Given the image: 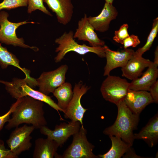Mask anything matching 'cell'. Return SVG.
Wrapping results in <instances>:
<instances>
[{
    "mask_svg": "<svg viewBox=\"0 0 158 158\" xmlns=\"http://www.w3.org/2000/svg\"><path fill=\"white\" fill-rule=\"evenodd\" d=\"M12 117L5 126L7 130L25 123L31 124L35 129L46 126L47 121L44 116L43 102L29 96L17 99Z\"/></svg>",
    "mask_w": 158,
    "mask_h": 158,
    "instance_id": "obj_1",
    "label": "cell"
},
{
    "mask_svg": "<svg viewBox=\"0 0 158 158\" xmlns=\"http://www.w3.org/2000/svg\"><path fill=\"white\" fill-rule=\"evenodd\" d=\"M116 105L118 114L113 125L106 128L104 134L120 137L122 140L132 146L135 140L133 131L136 129L139 120V114L133 113L126 104L124 100Z\"/></svg>",
    "mask_w": 158,
    "mask_h": 158,
    "instance_id": "obj_2",
    "label": "cell"
},
{
    "mask_svg": "<svg viewBox=\"0 0 158 158\" xmlns=\"http://www.w3.org/2000/svg\"><path fill=\"white\" fill-rule=\"evenodd\" d=\"M73 35L72 30L68 32H65L61 36L55 39V43L58 44L55 50V52L58 53L54 58L56 63L61 61L66 54L70 51H74L81 55L92 52L100 58L105 57L104 46L92 47L85 44H80L75 41L73 37Z\"/></svg>",
    "mask_w": 158,
    "mask_h": 158,
    "instance_id": "obj_3",
    "label": "cell"
},
{
    "mask_svg": "<svg viewBox=\"0 0 158 158\" xmlns=\"http://www.w3.org/2000/svg\"><path fill=\"white\" fill-rule=\"evenodd\" d=\"M7 92L11 96L16 99L25 96H29L47 104L56 110L62 120L59 111L63 110L51 99V97L41 92L34 90L30 86L28 80L25 78L20 79L14 78L11 82L4 81L3 83Z\"/></svg>",
    "mask_w": 158,
    "mask_h": 158,
    "instance_id": "obj_4",
    "label": "cell"
},
{
    "mask_svg": "<svg viewBox=\"0 0 158 158\" xmlns=\"http://www.w3.org/2000/svg\"><path fill=\"white\" fill-rule=\"evenodd\" d=\"M8 13L4 11L0 12V42L5 44L29 48L35 51L39 49L35 46H31L26 44L23 38H19L16 35V30L20 26L28 23H37L25 20L18 23L9 21Z\"/></svg>",
    "mask_w": 158,
    "mask_h": 158,
    "instance_id": "obj_5",
    "label": "cell"
},
{
    "mask_svg": "<svg viewBox=\"0 0 158 158\" xmlns=\"http://www.w3.org/2000/svg\"><path fill=\"white\" fill-rule=\"evenodd\" d=\"M87 131L83 125L79 131L73 136L71 144L62 155L58 154V158H99L93 152L94 145L88 140Z\"/></svg>",
    "mask_w": 158,
    "mask_h": 158,
    "instance_id": "obj_6",
    "label": "cell"
},
{
    "mask_svg": "<svg viewBox=\"0 0 158 158\" xmlns=\"http://www.w3.org/2000/svg\"><path fill=\"white\" fill-rule=\"evenodd\" d=\"M129 85L126 80L109 75L102 82L100 91L106 100L116 105L124 99L129 89Z\"/></svg>",
    "mask_w": 158,
    "mask_h": 158,
    "instance_id": "obj_7",
    "label": "cell"
},
{
    "mask_svg": "<svg viewBox=\"0 0 158 158\" xmlns=\"http://www.w3.org/2000/svg\"><path fill=\"white\" fill-rule=\"evenodd\" d=\"M68 69L66 64L62 65L57 69L44 72L36 79L39 91L48 95L65 82L66 75Z\"/></svg>",
    "mask_w": 158,
    "mask_h": 158,
    "instance_id": "obj_8",
    "label": "cell"
},
{
    "mask_svg": "<svg viewBox=\"0 0 158 158\" xmlns=\"http://www.w3.org/2000/svg\"><path fill=\"white\" fill-rule=\"evenodd\" d=\"M11 133L6 143L12 152L17 157L22 152L29 150L32 146L30 135L35 129L26 124L18 127Z\"/></svg>",
    "mask_w": 158,
    "mask_h": 158,
    "instance_id": "obj_9",
    "label": "cell"
},
{
    "mask_svg": "<svg viewBox=\"0 0 158 158\" xmlns=\"http://www.w3.org/2000/svg\"><path fill=\"white\" fill-rule=\"evenodd\" d=\"M90 88L82 81L75 85L72 98L64 113V117L73 121H79L81 126L83 125V120L85 113L87 109L82 105L81 99L82 97L86 93Z\"/></svg>",
    "mask_w": 158,
    "mask_h": 158,
    "instance_id": "obj_10",
    "label": "cell"
},
{
    "mask_svg": "<svg viewBox=\"0 0 158 158\" xmlns=\"http://www.w3.org/2000/svg\"><path fill=\"white\" fill-rule=\"evenodd\" d=\"M80 123L78 121L61 123L56 125L54 130H52L46 126L40 129L41 134L55 141L61 147L71 136L77 133L81 127Z\"/></svg>",
    "mask_w": 158,
    "mask_h": 158,
    "instance_id": "obj_11",
    "label": "cell"
},
{
    "mask_svg": "<svg viewBox=\"0 0 158 158\" xmlns=\"http://www.w3.org/2000/svg\"><path fill=\"white\" fill-rule=\"evenodd\" d=\"M107 63L104 68V76L110 75L111 71L116 68L122 67L133 56L134 51L132 49H126L121 51L110 49L104 46Z\"/></svg>",
    "mask_w": 158,
    "mask_h": 158,
    "instance_id": "obj_12",
    "label": "cell"
},
{
    "mask_svg": "<svg viewBox=\"0 0 158 158\" xmlns=\"http://www.w3.org/2000/svg\"><path fill=\"white\" fill-rule=\"evenodd\" d=\"M73 37L79 40L88 42L91 47L105 46L104 41L98 37L94 28L89 22L86 14L79 20L78 28L74 34Z\"/></svg>",
    "mask_w": 158,
    "mask_h": 158,
    "instance_id": "obj_13",
    "label": "cell"
},
{
    "mask_svg": "<svg viewBox=\"0 0 158 158\" xmlns=\"http://www.w3.org/2000/svg\"><path fill=\"white\" fill-rule=\"evenodd\" d=\"M124 100L133 113L139 114L147 106L154 102L150 93L147 91L129 89Z\"/></svg>",
    "mask_w": 158,
    "mask_h": 158,
    "instance_id": "obj_14",
    "label": "cell"
},
{
    "mask_svg": "<svg viewBox=\"0 0 158 158\" xmlns=\"http://www.w3.org/2000/svg\"><path fill=\"white\" fill-rule=\"evenodd\" d=\"M118 14L112 4L105 2L99 15L95 17L90 16L87 19L95 30L103 32L108 30L111 22L116 18Z\"/></svg>",
    "mask_w": 158,
    "mask_h": 158,
    "instance_id": "obj_15",
    "label": "cell"
},
{
    "mask_svg": "<svg viewBox=\"0 0 158 158\" xmlns=\"http://www.w3.org/2000/svg\"><path fill=\"white\" fill-rule=\"evenodd\" d=\"M44 2L55 14L59 23L66 25L70 22L74 8L71 0H44Z\"/></svg>",
    "mask_w": 158,
    "mask_h": 158,
    "instance_id": "obj_16",
    "label": "cell"
},
{
    "mask_svg": "<svg viewBox=\"0 0 158 158\" xmlns=\"http://www.w3.org/2000/svg\"><path fill=\"white\" fill-rule=\"evenodd\" d=\"M152 62L142 56L133 54L126 64L121 68L122 75L129 80H133L141 75L145 68L148 67Z\"/></svg>",
    "mask_w": 158,
    "mask_h": 158,
    "instance_id": "obj_17",
    "label": "cell"
},
{
    "mask_svg": "<svg viewBox=\"0 0 158 158\" xmlns=\"http://www.w3.org/2000/svg\"><path fill=\"white\" fill-rule=\"evenodd\" d=\"M158 65L153 62L148 67L140 78H137L129 83V89L135 91H149L150 87L157 80Z\"/></svg>",
    "mask_w": 158,
    "mask_h": 158,
    "instance_id": "obj_18",
    "label": "cell"
},
{
    "mask_svg": "<svg viewBox=\"0 0 158 158\" xmlns=\"http://www.w3.org/2000/svg\"><path fill=\"white\" fill-rule=\"evenodd\" d=\"M35 144L34 158H53L57 154L56 151L59 145L49 138H38L35 140Z\"/></svg>",
    "mask_w": 158,
    "mask_h": 158,
    "instance_id": "obj_19",
    "label": "cell"
},
{
    "mask_svg": "<svg viewBox=\"0 0 158 158\" xmlns=\"http://www.w3.org/2000/svg\"><path fill=\"white\" fill-rule=\"evenodd\" d=\"M134 139H142L153 147L158 140V114L150 119L148 123L138 133L134 134Z\"/></svg>",
    "mask_w": 158,
    "mask_h": 158,
    "instance_id": "obj_20",
    "label": "cell"
},
{
    "mask_svg": "<svg viewBox=\"0 0 158 158\" xmlns=\"http://www.w3.org/2000/svg\"><path fill=\"white\" fill-rule=\"evenodd\" d=\"M14 66L21 70L25 74V78L30 82H35L36 79L30 75V70L22 68L19 64V61L16 56L9 51L6 47L0 43V66L3 69L6 68L9 66Z\"/></svg>",
    "mask_w": 158,
    "mask_h": 158,
    "instance_id": "obj_21",
    "label": "cell"
},
{
    "mask_svg": "<svg viewBox=\"0 0 158 158\" xmlns=\"http://www.w3.org/2000/svg\"><path fill=\"white\" fill-rule=\"evenodd\" d=\"M109 137L111 141V148L106 153L98 155L99 158H120L131 147L119 137L112 135Z\"/></svg>",
    "mask_w": 158,
    "mask_h": 158,
    "instance_id": "obj_22",
    "label": "cell"
},
{
    "mask_svg": "<svg viewBox=\"0 0 158 158\" xmlns=\"http://www.w3.org/2000/svg\"><path fill=\"white\" fill-rule=\"evenodd\" d=\"M53 94L57 100L58 106L64 113L73 95L71 84L65 82L56 88Z\"/></svg>",
    "mask_w": 158,
    "mask_h": 158,
    "instance_id": "obj_23",
    "label": "cell"
},
{
    "mask_svg": "<svg viewBox=\"0 0 158 158\" xmlns=\"http://www.w3.org/2000/svg\"><path fill=\"white\" fill-rule=\"evenodd\" d=\"M158 32V18L157 17L153 20L152 29L148 37L145 44L143 47L139 48L136 51H134V55L142 56L145 52L149 50L156 37Z\"/></svg>",
    "mask_w": 158,
    "mask_h": 158,
    "instance_id": "obj_24",
    "label": "cell"
},
{
    "mask_svg": "<svg viewBox=\"0 0 158 158\" xmlns=\"http://www.w3.org/2000/svg\"><path fill=\"white\" fill-rule=\"evenodd\" d=\"M44 0H28L27 13L30 14L36 10L51 16L52 15L47 9L44 4Z\"/></svg>",
    "mask_w": 158,
    "mask_h": 158,
    "instance_id": "obj_25",
    "label": "cell"
},
{
    "mask_svg": "<svg viewBox=\"0 0 158 158\" xmlns=\"http://www.w3.org/2000/svg\"><path fill=\"white\" fill-rule=\"evenodd\" d=\"M28 0H4L0 3V11L10 10L18 7H27Z\"/></svg>",
    "mask_w": 158,
    "mask_h": 158,
    "instance_id": "obj_26",
    "label": "cell"
},
{
    "mask_svg": "<svg viewBox=\"0 0 158 158\" xmlns=\"http://www.w3.org/2000/svg\"><path fill=\"white\" fill-rule=\"evenodd\" d=\"M128 28L127 24L122 25L118 30L115 31L113 40L116 42L122 44L124 40L129 36L128 31Z\"/></svg>",
    "mask_w": 158,
    "mask_h": 158,
    "instance_id": "obj_27",
    "label": "cell"
},
{
    "mask_svg": "<svg viewBox=\"0 0 158 158\" xmlns=\"http://www.w3.org/2000/svg\"><path fill=\"white\" fill-rule=\"evenodd\" d=\"M140 43V41L137 36L132 35L124 40L122 44L123 45L124 49H126L130 47H136Z\"/></svg>",
    "mask_w": 158,
    "mask_h": 158,
    "instance_id": "obj_28",
    "label": "cell"
},
{
    "mask_svg": "<svg viewBox=\"0 0 158 158\" xmlns=\"http://www.w3.org/2000/svg\"><path fill=\"white\" fill-rule=\"evenodd\" d=\"M16 105V102L12 104L9 111L4 114L0 116V131L2 129L5 123L8 122L10 115L13 111Z\"/></svg>",
    "mask_w": 158,
    "mask_h": 158,
    "instance_id": "obj_29",
    "label": "cell"
},
{
    "mask_svg": "<svg viewBox=\"0 0 158 158\" xmlns=\"http://www.w3.org/2000/svg\"><path fill=\"white\" fill-rule=\"evenodd\" d=\"M16 158L10 150L5 147L4 142L0 143V158Z\"/></svg>",
    "mask_w": 158,
    "mask_h": 158,
    "instance_id": "obj_30",
    "label": "cell"
},
{
    "mask_svg": "<svg viewBox=\"0 0 158 158\" xmlns=\"http://www.w3.org/2000/svg\"><path fill=\"white\" fill-rule=\"evenodd\" d=\"M150 93L154 101L156 103L158 102V81L157 80L151 86L149 90Z\"/></svg>",
    "mask_w": 158,
    "mask_h": 158,
    "instance_id": "obj_31",
    "label": "cell"
},
{
    "mask_svg": "<svg viewBox=\"0 0 158 158\" xmlns=\"http://www.w3.org/2000/svg\"><path fill=\"white\" fill-rule=\"evenodd\" d=\"M123 158H143L141 156L137 155L134 150L131 148V147L128 151L124 154L122 157Z\"/></svg>",
    "mask_w": 158,
    "mask_h": 158,
    "instance_id": "obj_32",
    "label": "cell"
},
{
    "mask_svg": "<svg viewBox=\"0 0 158 158\" xmlns=\"http://www.w3.org/2000/svg\"><path fill=\"white\" fill-rule=\"evenodd\" d=\"M154 63L158 65V48L157 46L154 53Z\"/></svg>",
    "mask_w": 158,
    "mask_h": 158,
    "instance_id": "obj_33",
    "label": "cell"
},
{
    "mask_svg": "<svg viewBox=\"0 0 158 158\" xmlns=\"http://www.w3.org/2000/svg\"><path fill=\"white\" fill-rule=\"evenodd\" d=\"M106 2L112 4L114 0H104Z\"/></svg>",
    "mask_w": 158,
    "mask_h": 158,
    "instance_id": "obj_34",
    "label": "cell"
},
{
    "mask_svg": "<svg viewBox=\"0 0 158 158\" xmlns=\"http://www.w3.org/2000/svg\"><path fill=\"white\" fill-rule=\"evenodd\" d=\"M4 80H1L0 79V83H2V84H3L4 82Z\"/></svg>",
    "mask_w": 158,
    "mask_h": 158,
    "instance_id": "obj_35",
    "label": "cell"
},
{
    "mask_svg": "<svg viewBox=\"0 0 158 158\" xmlns=\"http://www.w3.org/2000/svg\"><path fill=\"white\" fill-rule=\"evenodd\" d=\"M4 142L2 140H1L0 139V143H2V142Z\"/></svg>",
    "mask_w": 158,
    "mask_h": 158,
    "instance_id": "obj_36",
    "label": "cell"
}]
</instances>
